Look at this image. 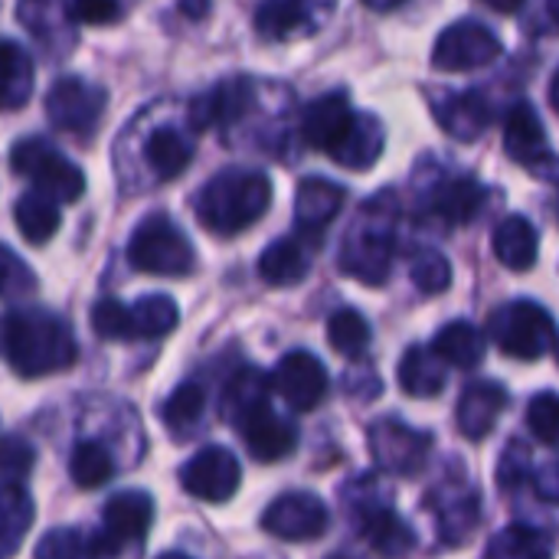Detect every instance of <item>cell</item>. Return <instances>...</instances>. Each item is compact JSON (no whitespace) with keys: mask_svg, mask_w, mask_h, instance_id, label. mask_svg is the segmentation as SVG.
Segmentation results:
<instances>
[{"mask_svg":"<svg viewBox=\"0 0 559 559\" xmlns=\"http://www.w3.org/2000/svg\"><path fill=\"white\" fill-rule=\"evenodd\" d=\"M0 354L10 370L26 380L62 373L79 360V347L69 324L39 308L10 311L0 321Z\"/></svg>","mask_w":559,"mask_h":559,"instance_id":"obj_1","label":"cell"},{"mask_svg":"<svg viewBox=\"0 0 559 559\" xmlns=\"http://www.w3.org/2000/svg\"><path fill=\"white\" fill-rule=\"evenodd\" d=\"M272 206V180L262 170L233 167L197 193V219L216 236H236L259 223Z\"/></svg>","mask_w":559,"mask_h":559,"instance_id":"obj_2","label":"cell"},{"mask_svg":"<svg viewBox=\"0 0 559 559\" xmlns=\"http://www.w3.org/2000/svg\"><path fill=\"white\" fill-rule=\"evenodd\" d=\"M396 223H400V203L393 193H380L367 200L344 236L341 269L364 285H383L390 278V265L396 252Z\"/></svg>","mask_w":559,"mask_h":559,"instance_id":"obj_3","label":"cell"},{"mask_svg":"<svg viewBox=\"0 0 559 559\" xmlns=\"http://www.w3.org/2000/svg\"><path fill=\"white\" fill-rule=\"evenodd\" d=\"M128 259L144 275H164V278H183L197 265V252L190 239L167 219V216H147L128 246Z\"/></svg>","mask_w":559,"mask_h":559,"instance_id":"obj_4","label":"cell"},{"mask_svg":"<svg viewBox=\"0 0 559 559\" xmlns=\"http://www.w3.org/2000/svg\"><path fill=\"white\" fill-rule=\"evenodd\" d=\"M488 337L518 360H540L554 341H557V328L547 308H540L537 301H511L501 305L491 318H488Z\"/></svg>","mask_w":559,"mask_h":559,"instance_id":"obj_5","label":"cell"},{"mask_svg":"<svg viewBox=\"0 0 559 559\" xmlns=\"http://www.w3.org/2000/svg\"><path fill=\"white\" fill-rule=\"evenodd\" d=\"M10 164H13L16 174L33 180L36 193H43V197H49L56 203H72V200H79L85 193L82 170L43 138L16 141L13 154H10Z\"/></svg>","mask_w":559,"mask_h":559,"instance_id":"obj_6","label":"cell"},{"mask_svg":"<svg viewBox=\"0 0 559 559\" xmlns=\"http://www.w3.org/2000/svg\"><path fill=\"white\" fill-rule=\"evenodd\" d=\"M370 455L380 472L386 475H419L432 452V436L423 429H413L409 423L386 416L377 419L367 432Z\"/></svg>","mask_w":559,"mask_h":559,"instance_id":"obj_7","label":"cell"},{"mask_svg":"<svg viewBox=\"0 0 559 559\" xmlns=\"http://www.w3.org/2000/svg\"><path fill=\"white\" fill-rule=\"evenodd\" d=\"M501 52L504 46L488 26L475 20H459L439 33L432 49V66L442 72H472L491 66Z\"/></svg>","mask_w":559,"mask_h":559,"instance_id":"obj_8","label":"cell"},{"mask_svg":"<svg viewBox=\"0 0 559 559\" xmlns=\"http://www.w3.org/2000/svg\"><path fill=\"white\" fill-rule=\"evenodd\" d=\"M426 511L436 514V527L445 547H465L481 524V498L462 475L445 478L426 498Z\"/></svg>","mask_w":559,"mask_h":559,"instance_id":"obj_9","label":"cell"},{"mask_svg":"<svg viewBox=\"0 0 559 559\" xmlns=\"http://www.w3.org/2000/svg\"><path fill=\"white\" fill-rule=\"evenodd\" d=\"M262 527L288 544H308L328 534L331 527V511L328 504L311 495V491H288L282 498H275L262 518Z\"/></svg>","mask_w":559,"mask_h":559,"instance_id":"obj_10","label":"cell"},{"mask_svg":"<svg viewBox=\"0 0 559 559\" xmlns=\"http://www.w3.org/2000/svg\"><path fill=\"white\" fill-rule=\"evenodd\" d=\"M242 481V468L236 462V455L223 445H206L200 449L180 472V485L187 495H193L197 501H210V504H226Z\"/></svg>","mask_w":559,"mask_h":559,"instance_id":"obj_11","label":"cell"},{"mask_svg":"<svg viewBox=\"0 0 559 559\" xmlns=\"http://www.w3.org/2000/svg\"><path fill=\"white\" fill-rule=\"evenodd\" d=\"M105 111V92L85 79L66 75L46 95V115L59 131L88 134Z\"/></svg>","mask_w":559,"mask_h":559,"instance_id":"obj_12","label":"cell"},{"mask_svg":"<svg viewBox=\"0 0 559 559\" xmlns=\"http://www.w3.org/2000/svg\"><path fill=\"white\" fill-rule=\"evenodd\" d=\"M154 521V501L144 491H121L105 504L102 514V537L95 540V550L102 554H115L121 547H128L131 540L141 544L144 534L151 531Z\"/></svg>","mask_w":559,"mask_h":559,"instance_id":"obj_13","label":"cell"},{"mask_svg":"<svg viewBox=\"0 0 559 559\" xmlns=\"http://www.w3.org/2000/svg\"><path fill=\"white\" fill-rule=\"evenodd\" d=\"M278 396L298 409V413H308L314 409L324 396H328V370L324 364L308 354V350H292L278 360L275 367V377H272Z\"/></svg>","mask_w":559,"mask_h":559,"instance_id":"obj_14","label":"cell"},{"mask_svg":"<svg viewBox=\"0 0 559 559\" xmlns=\"http://www.w3.org/2000/svg\"><path fill=\"white\" fill-rule=\"evenodd\" d=\"M350 514L357 518V524L364 531V540L370 544L373 554H380L383 559H403L406 554H413L416 534L390 504L357 498L350 504Z\"/></svg>","mask_w":559,"mask_h":559,"instance_id":"obj_15","label":"cell"},{"mask_svg":"<svg viewBox=\"0 0 559 559\" xmlns=\"http://www.w3.org/2000/svg\"><path fill=\"white\" fill-rule=\"evenodd\" d=\"M337 0H265L255 13V29L265 39H298L314 33Z\"/></svg>","mask_w":559,"mask_h":559,"instance_id":"obj_16","label":"cell"},{"mask_svg":"<svg viewBox=\"0 0 559 559\" xmlns=\"http://www.w3.org/2000/svg\"><path fill=\"white\" fill-rule=\"evenodd\" d=\"M236 426H239L242 442L255 462H282L298 445V429L285 416H278L269 403L252 409L249 416H242Z\"/></svg>","mask_w":559,"mask_h":559,"instance_id":"obj_17","label":"cell"},{"mask_svg":"<svg viewBox=\"0 0 559 559\" xmlns=\"http://www.w3.org/2000/svg\"><path fill=\"white\" fill-rule=\"evenodd\" d=\"M252 102H255V82L246 75H236V79H226V82L213 85L210 92H203L190 108V121L197 131L233 124L249 115Z\"/></svg>","mask_w":559,"mask_h":559,"instance_id":"obj_18","label":"cell"},{"mask_svg":"<svg viewBox=\"0 0 559 559\" xmlns=\"http://www.w3.org/2000/svg\"><path fill=\"white\" fill-rule=\"evenodd\" d=\"M432 115L449 138L475 141L491 121V105L481 92H439L432 98Z\"/></svg>","mask_w":559,"mask_h":559,"instance_id":"obj_19","label":"cell"},{"mask_svg":"<svg viewBox=\"0 0 559 559\" xmlns=\"http://www.w3.org/2000/svg\"><path fill=\"white\" fill-rule=\"evenodd\" d=\"M504 151L514 164H521L527 170H537L550 160L547 131L527 102H518L504 118Z\"/></svg>","mask_w":559,"mask_h":559,"instance_id":"obj_20","label":"cell"},{"mask_svg":"<svg viewBox=\"0 0 559 559\" xmlns=\"http://www.w3.org/2000/svg\"><path fill=\"white\" fill-rule=\"evenodd\" d=\"M354 115H357V111L350 108V102H347L344 92L321 95V98H314V102L305 108V115H301V138H305L311 147L331 154V151L337 147V141L347 134Z\"/></svg>","mask_w":559,"mask_h":559,"instance_id":"obj_21","label":"cell"},{"mask_svg":"<svg viewBox=\"0 0 559 559\" xmlns=\"http://www.w3.org/2000/svg\"><path fill=\"white\" fill-rule=\"evenodd\" d=\"M344 200H347V193L334 180H324V177L301 180L298 193H295V223H298V229L305 236L318 239L334 223V216L341 213Z\"/></svg>","mask_w":559,"mask_h":559,"instance_id":"obj_22","label":"cell"},{"mask_svg":"<svg viewBox=\"0 0 559 559\" xmlns=\"http://www.w3.org/2000/svg\"><path fill=\"white\" fill-rule=\"evenodd\" d=\"M504 409H508V390L501 383H472L459 400L455 423L465 439L481 442L495 432Z\"/></svg>","mask_w":559,"mask_h":559,"instance_id":"obj_23","label":"cell"},{"mask_svg":"<svg viewBox=\"0 0 559 559\" xmlns=\"http://www.w3.org/2000/svg\"><path fill=\"white\" fill-rule=\"evenodd\" d=\"M383 141H386V134H383L380 118H373L367 111H357L347 134L331 151V157L347 170H370L383 154Z\"/></svg>","mask_w":559,"mask_h":559,"instance_id":"obj_24","label":"cell"},{"mask_svg":"<svg viewBox=\"0 0 559 559\" xmlns=\"http://www.w3.org/2000/svg\"><path fill=\"white\" fill-rule=\"evenodd\" d=\"M429 213L439 216L445 226H465L472 223L485 206V190L472 177H449L429 193Z\"/></svg>","mask_w":559,"mask_h":559,"instance_id":"obj_25","label":"cell"},{"mask_svg":"<svg viewBox=\"0 0 559 559\" xmlns=\"http://www.w3.org/2000/svg\"><path fill=\"white\" fill-rule=\"evenodd\" d=\"M495 255L501 265H508L511 272H527L537 265V252H540V236L534 229V223L527 216H508L498 223L495 229Z\"/></svg>","mask_w":559,"mask_h":559,"instance_id":"obj_26","label":"cell"},{"mask_svg":"<svg viewBox=\"0 0 559 559\" xmlns=\"http://www.w3.org/2000/svg\"><path fill=\"white\" fill-rule=\"evenodd\" d=\"M432 354L449 367L475 370L485 360V334L472 321H452L436 334Z\"/></svg>","mask_w":559,"mask_h":559,"instance_id":"obj_27","label":"cell"},{"mask_svg":"<svg viewBox=\"0 0 559 559\" xmlns=\"http://www.w3.org/2000/svg\"><path fill=\"white\" fill-rule=\"evenodd\" d=\"M308 269H311V252L298 239H275L259 255V275L275 288L298 285L308 275Z\"/></svg>","mask_w":559,"mask_h":559,"instance_id":"obj_28","label":"cell"},{"mask_svg":"<svg viewBox=\"0 0 559 559\" xmlns=\"http://www.w3.org/2000/svg\"><path fill=\"white\" fill-rule=\"evenodd\" d=\"M554 554H557L554 534L527 524H511L491 537L485 559H554Z\"/></svg>","mask_w":559,"mask_h":559,"instance_id":"obj_29","label":"cell"},{"mask_svg":"<svg viewBox=\"0 0 559 559\" xmlns=\"http://www.w3.org/2000/svg\"><path fill=\"white\" fill-rule=\"evenodd\" d=\"M144 157H147V167L157 174V180H174L190 167L193 141H187L177 128H157L151 131L144 144Z\"/></svg>","mask_w":559,"mask_h":559,"instance_id":"obj_30","label":"cell"},{"mask_svg":"<svg viewBox=\"0 0 559 559\" xmlns=\"http://www.w3.org/2000/svg\"><path fill=\"white\" fill-rule=\"evenodd\" d=\"M400 386L403 393L416 396V400H429L439 396L445 390V370L442 360L429 350V347H409L400 360Z\"/></svg>","mask_w":559,"mask_h":559,"instance_id":"obj_31","label":"cell"},{"mask_svg":"<svg viewBox=\"0 0 559 559\" xmlns=\"http://www.w3.org/2000/svg\"><path fill=\"white\" fill-rule=\"evenodd\" d=\"M33 95V59L13 43L0 39V108H20Z\"/></svg>","mask_w":559,"mask_h":559,"instance_id":"obj_32","label":"cell"},{"mask_svg":"<svg viewBox=\"0 0 559 559\" xmlns=\"http://www.w3.org/2000/svg\"><path fill=\"white\" fill-rule=\"evenodd\" d=\"M33 518H36V508L26 488L0 485V554L3 557H10L20 547V540L33 527Z\"/></svg>","mask_w":559,"mask_h":559,"instance_id":"obj_33","label":"cell"},{"mask_svg":"<svg viewBox=\"0 0 559 559\" xmlns=\"http://www.w3.org/2000/svg\"><path fill=\"white\" fill-rule=\"evenodd\" d=\"M13 219H16L20 236H23L26 242H33V246L49 242V239L59 233V223H62L59 203L49 200V197H43V193H26V197H20L16 206H13Z\"/></svg>","mask_w":559,"mask_h":559,"instance_id":"obj_34","label":"cell"},{"mask_svg":"<svg viewBox=\"0 0 559 559\" xmlns=\"http://www.w3.org/2000/svg\"><path fill=\"white\" fill-rule=\"evenodd\" d=\"M269 403V377L255 367H242L223 390V419L239 423L252 409Z\"/></svg>","mask_w":559,"mask_h":559,"instance_id":"obj_35","label":"cell"},{"mask_svg":"<svg viewBox=\"0 0 559 559\" xmlns=\"http://www.w3.org/2000/svg\"><path fill=\"white\" fill-rule=\"evenodd\" d=\"M128 311H131L134 337H141V341H157V337L170 334L180 321V311H177L174 298H167V295H144Z\"/></svg>","mask_w":559,"mask_h":559,"instance_id":"obj_36","label":"cell"},{"mask_svg":"<svg viewBox=\"0 0 559 559\" xmlns=\"http://www.w3.org/2000/svg\"><path fill=\"white\" fill-rule=\"evenodd\" d=\"M69 475H72V481L79 488L95 491V488H102V485L111 481L115 462H111V455H108L105 445H98V442H79L72 449V455H69Z\"/></svg>","mask_w":559,"mask_h":559,"instance_id":"obj_37","label":"cell"},{"mask_svg":"<svg viewBox=\"0 0 559 559\" xmlns=\"http://www.w3.org/2000/svg\"><path fill=\"white\" fill-rule=\"evenodd\" d=\"M328 341L344 357H364V350L370 347V324L360 311L341 308L328 321Z\"/></svg>","mask_w":559,"mask_h":559,"instance_id":"obj_38","label":"cell"},{"mask_svg":"<svg viewBox=\"0 0 559 559\" xmlns=\"http://www.w3.org/2000/svg\"><path fill=\"white\" fill-rule=\"evenodd\" d=\"M206 413V393L197 383H183L170 393V400L164 403V423L174 436L190 432Z\"/></svg>","mask_w":559,"mask_h":559,"instance_id":"obj_39","label":"cell"},{"mask_svg":"<svg viewBox=\"0 0 559 559\" xmlns=\"http://www.w3.org/2000/svg\"><path fill=\"white\" fill-rule=\"evenodd\" d=\"M36 559H98V550H95V540H88L85 534L72 531V527H59V531H49L39 537L36 550H33Z\"/></svg>","mask_w":559,"mask_h":559,"instance_id":"obj_40","label":"cell"},{"mask_svg":"<svg viewBox=\"0 0 559 559\" xmlns=\"http://www.w3.org/2000/svg\"><path fill=\"white\" fill-rule=\"evenodd\" d=\"M409 275L423 295H442L452 285V265L436 249H419L409 262Z\"/></svg>","mask_w":559,"mask_h":559,"instance_id":"obj_41","label":"cell"},{"mask_svg":"<svg viewBox=\"0 0 559 559\" xmlns=\"http://www.w3.org/2000/svg\"><path fill=\"white\" fill-rule=\"evenodd\" d=\"M92 331L102 341H131L134 337L131 311L115 298H102V301L92 305Z\"/></svg>","mask_w":559,"mask_h":559,"instance_id":"obj_42","label":"cell"},{"mask_svg":"<svg viewBox=\"0 0 559 559\" xmlns=\"http://www.w3.org/2000/svg\"><path fill=\"white\" fill-rule=\"evenodd\" d=\"M36 465V449L20 439V436H3L0 439V481L3 485H20Z\"/></svg>","mask_w":559,"mask_h":559,"instance_id":"obj_43","label":"cell"},{"mask_svg":"<svg viewBox=\"0 0 559 559\" xmlns=\"http://www.w3.org/2000/svg\"><path fill=\"white\" fill-rule=\"evenodd\" d=\"M527 426L544 445H559V393H537L527 409Z\"/></svg>","mask_w":559,"mask_h":559,"instance_id":"obj_44","label":"cell"},{"mask_svg":"<svg viewBox=\"0 0 559 559\" xmlns=\"http://www.w3.org/2000/svg\"><path fill=\"white\" fill-rule=\"evenodd\" d=\"M534 478V465H531V452L524 442H511L498 462V488L504 495H514L521 485H527Z\"/></svg>","mask_w":559,"mask_h":559,"instance_id":"obj_45","label":"cell"},{"mask_svg":"<svg viewBox=\"0 0 559 559\" xmlns=\"http://www.w3.org/2000/svg\"><path fill=\"white\" fill-rule=\"evenodd\" d=\"M36 288V275L23 265L16 252L0 246V298H23Z\"/></svg>","mask_w":559,"mask_h":559,"instance_id":"obj_46","label":"cell"},{"mask_svg":"<svg viewBox=\"0 0 559 559\" xmlns=\"http://www.w3.org/2000/svg\"><path fill=\"white\" fill-rule=\"evenodd\" d=\"M66 13L79 23L102 26V23H115L121 16V3L118 0H69Z\"/></svg>","mask_w":559,"mask_h":559,"instance_id":"obj_47","label":"cell"},{"mask_svg":"<svg viewBox=\"0 0 559 559\" xmlns=\"http://www.w3.org/2000/svg\"><path fill=\"white\" fill-rule=\"evenodd\" d=\"M534 488H537V498L547 501V504H559V462L534 472Z\"/></svg>","mask_w":559,"mask_h":559,"instance_id":"obj_48","label":"cell"},{"mask_svg":"<svg viewBox=\"0 0 559 559\" xmlns=\"http://www.w3.org/2000/svg\"><path fill=\"white\" fill-rule=\"evenodd\" d=\"M180 10H183L187 16L200 20V16H206V13H210V0H180Z\"/></svg>","mask_w":559,"mask_h":559,"instance_id":"obj_49","label":"cell"},{"mask_svg":"<svg viewBox=\"0 0 559 559\" xmlns=\"http://www.w3.org/2000/svg\"><path fill=\"white\" fill-rule=\"evenodd\" d=\"M491 10H498V13H518L527 0H485Z\"/></svg>","mask_w":559,"mask_h":559,"instance_id":"obj_50","label":"cell"},{"mask_svg":"<svg viewBox=\"0 0 559 559\" xmlns=\"http://www.w3.org/2000/svg\"><path fill=\"white\" fill-rule=\"evenodd\" d=\"M370 10H380V13H386V10H396L400 3H406V0H364Z\"/></svg>","mask_w":559,"mask_h":559,"instance_id":"obj_51","label":"cell"},{"mask_svg":"<svg viewBox=\"0 0 559 559\" xmlns=\"http://www.w3.org/2000/svg\"><path fill=\"white\" fill-rule=\"evenodd\" d=\"M550 105H554V111L559 115V69L557 75L550 79Z\"/></svg>","mask_w":559,"mask_h":559,"instance_id":"obj_52","label":"cell"},{"mask_svg":"<svg viewBox=\"0 0 559 559\" xmlns=\"http://www.w3.org/2000/svg\"><path fill=\"white\" fill-rule=\"evenodd\" d=\"M547 10H550V16L559 23V0H547Z\"/></svg>","mask_w":559,"mask_h":559,"instance_id":"obj_53","label":"cell"},{"mask_svg":"<svg viewBox=\"0 0 559 559\" xmlns=\"http://www.w3.org/2000/svg\"><path fill=\"white\" fill-rule=\"evenodd\" d=\"M157 559H193V557H187V554H160Z\"/></svg>","mask_w":559,"mask_h":559,"instance_id":"obj_54","label":"cell"},{"mask_svg":"<svg viewBox=\"0 0 559 559\" xmlns=\"http://www.w3.org/2000/svg\"><path fill=\"white\" fill-rule=\"evenodd\" d=\"M557 360H559V344H557Z\"/></svg>","mask_w":559,"mask_h":559,"instance_id":"obj_55","label":"cell"}]
</instances>
